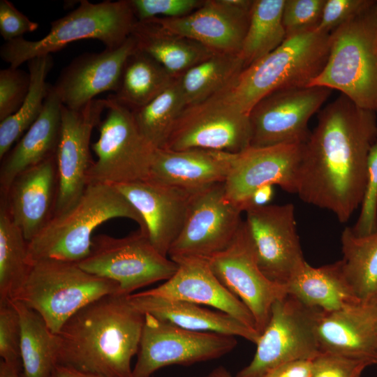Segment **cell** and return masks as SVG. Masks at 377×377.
<instances>
[{"label": "cell", "instance_id": "cell-1", "mask_svg": "<svg viewBox=\"0 0 377 377\" xmlns=\"http://www.w3.org/2000/svg\"><path fill=\"white\" fill-rule=\"evenodd\" d=\"M376 113L341 94L319 112L302 145L295 194L332 212L340 223L347 222L362 201L369 155L377 142Z\"/></svg>", "mask_w": 377, "mask_h": 377}, {"label": "cell", "instance_id": "cell-2", "mask_svg": "<svg viewBox=\"0 0 377 377\" xmlns=\"http://www.w3.org/2000/svg\"><path fill=\"white\" fill-rule=\"evenodd\" d=\"M145 314L128 295L110 294L87 304L57 336L58 364L105 377H130Z\"/></svg>", "mask_w": 377, "mask_h": 377}, {"label": "cell", "instance_id": "cell-3", "mask_svg": "<svg viewBox=\"0 0 377 377\" xmlns=\"http://www.w3.org/2000/svg\"><path fill=\"white\" fill-rule=\"evenodd\" d=\"M114 218L134 221L147 235L142 216L116 186L89 183L71 207L54 215L28 242L29 263L31 265L43 259L74 263L82 260L91 251L94 230Z\"/></svg>", "mask_w": 377, "mask_h": 377}, {"label": "cell", "instance_id": "cell-4", "mask_svg": "<svg viewBox=\"0 0 377 377\" xmlns=\"http://www.w3.org/2000/svg\"><path fill=\"white\" fill-rule=\"evenodd\" d=\"M309 86L338 90L377 112V1L330 34L326 64Z\"/></svg>", "mask_w": 377, "mask_h": 377}, {"label": "cell", "instance_id": "cell-5", "mask_svg": "<svg viewBox=\"0 0 377 377\" xmlns=\"http://www.w3.org/2000/svg\"><path fill=\"white\" fill-rule=\"evenodd\" d=\"M136 22L130 1L82 0L75 9L52 21L43 38L29 40L20 37L5 42L0 56L10 66L18 68L35 57L51 54L82 39H96L107 49H116L131 36Z\"/></svg>", "mask_w": 377, "mask_h": 377}, {"label": "cell", "instance_id": "cell-6", "mask_svg": "<svg viewBox=\"0 0 377 377\" xmlns=\"http://www.w3.org/2000/svg\"><path fill=\"white\" fill-rule=\"evenodd\" d=\"M110 294H119L116 282L87 272L77 263L43 259L31 264L27 279L11 301L37 312L57 334L79 310Z\"/></svg>", "mask_w": 377, "mask_h": 377}, {"label": "cell", "instance_id": "cell-7", "mask_svg": "<svg viewBox=\"0 0 377 377\" xmlns=\"http://www.w3.org/2000/svg\"><path fill=\"white\" fill-rule=\"evenodd\" d=\"M329 47L330 34L316 31L286 38L232 81L235 102L249 114L260 100L274 91L309 86L324 68Z\"/></svg>", "mask_w": 377, "mask_h": 377}, {"label": "cell", "instance_id": "cell-8", "mask_svg": "<svg viewBox=\"0 0 377 377\" xmlns=\"http://www.w3.org/2000/svg\"><path fill=\"white\" fill-rule=\"evenodd\" d=\"M107 114L99 124L98 140L91 145L97 159L88 172L89 183L112 186L146 179L155 148L140 132L133 112L110 94Z\"/></svg>", "mask_w": 377, "mask_h": 377}, {"label": "cell", "instance_id": "cell-9", "mask_svg": "<svg viewBox=\"0 0 377 377\" xmlns=\"http://www.w3.org/2000/svg\"><path fill=\"white\" fill-rule=\"evenodd\" d=\"M77 263L91 274L116 282L119 294L124 295L169 279L178 267L160 253L140 229L119 238L108 235L93 237L89 256Z\"/></svg>", "mask_w": 377, "mask_h": 377}, {"label": "cell", "instance_id": "cell-10", "mask_svg": "<svg viewBox=\"0 0 377 377\" xmlns=\"http://www.w3.org/2000/svg\"><path fill=\"white\" fill-rule=\"evenodd\" d=\"M231 82L205 101L186 106L163 148L238 153L249 147L251 139L249 114L235 102Z\"/></svg>", "mask_w": 377, "mask_h": 377}, {"label": "cell", "instance_id": "cell-11", "mask_svg": "<svg viewBox=\"0 0 377 377\" xmlns=\"http://www.w3.org/2000/svg\"><path fill=\"white\" fill-rule=\"evenodd\" d=\"M320 311L288 293L276 300L252 360L235 377H263L286 362L316 357L321 353L316 334Z\"/></svg>", "mask_w": 377, "mask_h": 377}, {"label": "cell", "instance_id": "cell-12", "mask_svg": "<svg viewBox=\"0 0 377 377\" xmlns=\"http://www.w3.org/2000/svg\"><path fill=\"white\" fill-rule=\"evenodd\" d=\"M237 343L233 336L187 330L146 313L138 360L130 377H151L166 366L217 359Z\"/></svg>", "mask_w": 377, "mask_h": 377}, {"label": "cell", "instance_id": "cell-13", "mask_svg": "<svg viewBox=\"0 0 377 377\" xmlns=\"http://www.w3.org/2000/svg\"><path fill=\"white\" fill-rule=\"evenodd\" d=\"M242 209L226 195L224 182L193 193L182 229L168 257L208 260L228 246L243 220Z\"/></svg>", "mask_w": 377, "mask_h": 377}, {"label": "cell", "instance_id": "cell-14", "mask_svg": "<svg viewBox=\"0 0 377 377\" xmlns=\"http://www.w3.org/2000/svg\"><path fill=\"white\" fill-rule=\"evenodd\" d=\"M244 212L260 269L270 281L287 286L306 262L293 204L252 207Z\"/></svg>", "mask_w": 377, "mask_h": 377}, {"label": "cell", "instance_id": "cell-15", "mask_svg": "<svg viewBox=\"0 0 377 377\" xmlns=\"http://www.w3.org/2000/svg\"><path fill=\"white\" fill-rule=\"evenodd\" d=\"M207 260L222 285L251 312L260 334L273 304L288 293V288L270 281L262 272L244 221L228 246Z\"/></svg>", "mask_w": 377, "mask_h": 377}, {"label": "cell", "instance_id": "cell-16", "mask_svg": "<svg viewBox=\"0 0 377 377\" xmlns=\"http://www.w3.org/2000/svg\"><path fill=\"white\" fill-rule=\"evenodd\" d=\"M331 89L306 86L274 91L260 100L249 112L251 147L304 144L308 124L330 95Z\"/></svg>", "mask_w": 377, "mask_h": 377}, {"label": "cell", "instance_id": "cell-17", "mask_svg": "<svg viewBox=\"0 0 377 377\" xmlns=\"http://www.w3.org/2000/svg\"><path fill=\"white\" fill-rule=\"evenodd\" d=\"M107 104L106 98H95L79 109L62 106L56 154L59 191L54 215L71 207L88 184V172L94 162L90 153L91 136L101 123Z\"/></svg>", "mask_w": 377, "mask_h": 377}, {"label": "cell", "instance_id": "cell-18", "mask_svg": "<svg viewBox=\"0 0 377 377\" xmlns=\"http://www.w3.org/2000/svg\"><path fill=\"white\" fill-rule=\"evenodd\" d=\"M303 144L251 147L231 153L230 166L224 182L226 195L243 212L258 187L279 186L296 193L297 171Z\"/></svg>", "mask_w": 377, "mask_h": 377}, {"label": "cell", "instance_id": "cell-19", "mask_svg": "<svg viewBox=\"0 0 377 377\" xmlns=\"http://www.w3.org/2000/svg\"><path fill=\"white\" fill-rule=\"evenodd\" d=\"M253 0H205L197 10L178 18H154L175 34L194 40L216 54H239Z\"/></svg>", "mask_w": 377, "mask_h": 377}, {"label": "cell", "instance_id": "cell-20", "mask_svg": "<svg viewBox=\"0 0 377 377\" xmlns=\"http://www.w3.org/2000/svg\"><path fill=\"white\" fill-rule=\"evenodd\" d=\"M137 49L130 36L119 47L83 53L73 59L53 85L63 105L79 109L96 96L117 91L128 57Z\"/></svg>", "mask_w": 377, "mask_h": 377}, {"label": "cell", "instance_id": "cell-21", "mask_svg": "<svg viewBox=\"0 0 377 377\" xmlns=\"http://www.w3.org/2000/svg\"><path fill=\"white\" fill-rule=\"evenodd\" d=\"M142 216L153 246L168 257L184 226L193 193L149 179L114 186Z\"/></svg>", "mask_w": 377, "mask_h": 377}, {"label": "cell", "instance_id": "cell-22", "mask_svg": "<svg viewBox=\"0 0 377 377\" xmlns=\"http://www.w3.org/2000/svg\"><path fill=\"white\" fill-rule=\"evenodd\" d=\"M59 191L56 155L20 173L7 193L1 196L13 222L27 242L32 239L54 214Z\"/></svg>", "mask_w": 377, "mask_h": 377}, {"label": "cell", "instance_id": "cell-23", "mask_svg": "<svg viewBox=\"0 0 377 377\" xmlns=\"http://www.w3.org/2000/svg\"><path fill=\"white\" fill-rule=\"evenodd\" d=\"M174 261L178 265L175 273L163 283L144 290L146 293L213 307L256 330L251 312L222 285L207 260L184 258Z\"/></svg>", "mask_w": 377, "mask_h": 377}, {"label": "cell", "instance_id": "cell-24", "mask_svg": "<svg viewBox=\"0 0 377 377\" xmlns=\"http://www.w3.org/2000/svg\"><path fill=\"white\" fill-rule=\"evenodd\" d=\"M316 334L321 353L367 360L377 365V303L320 311Z\"/></svg>", "mask_w": 377, "mask_h": 377}, {"label": "cell", "instance_id": "cell-25", "mask_svg": "<svg viewBox=\"0 0 377 377\" xmlns=\"http://www.w3.org/2000/svg\"><path fill=\"white\" fill-rule=\"evenodd\" d=\"M231 153L202 149L154 151L149 179L163 185L195 193L225 182Z\"/></svg>", "mask_w": 377, "mask_h": 377}, {"label": "cell", "instance_id": "cell-26", "mask_svg": "<svg viewBox=\"0 0 377 377\" xmlns=\"http://www.w3.org/2000/svg\"><path fill=\"white\" fill-rule=\"evenodd\" d=\"M62 106L54 86L50 84L40 116L1 160V196L7 193L20 173L57 154Z\"/></svg>", "mask_w": 377, "mask_h": 377}, {"label": "cell", "instance_id": "cell-27", "mask_svg": "<svg viewBox=\"0 0 377 377\" xmlns=\"http://www.w3.org/2000/svg\"><path fill=\"white\" fill-rule=\"evenodd\" d=\"M128 299L143 314H151L187 330L240 337L255 344L260 337L256 330L234 317L199 304L152 295L145 291L129 295Z\"/></svg>", "mask_w": 377, "mask_h": 377}, {"label": "cell", "instance_id": "cell-28", "mask_svg": "<svg viewBox=\"0 0 377 377\" xmlns=\"http://www.w3.org/2000/svg\"><path fill=\"white\" fill-rule=\"evenodd\" d=\"M131 36L138 50L176 78L216 54L194 40L170 32L154 18L137 21Z\"/></svg>", "mask_w": 377, "mask_h": 377}, {"label": "cell", "instance_id": "cell-29", "mask_svg": "<svg viewBox=\"0 0 377 377\" xmlns=\"http://www.w3.org/2000/svg\"><path fill=\"white\" fill-rule=\"evenodd\" d=\"M287 288L288 293L303 304L323 312L362 302L348 283L340 260L318 267L306 262Z\"/></svg>", "mask_w": 377, "mask_h": 377}, {"label": "cell", "instance_id": "cell-30", "mask_svg": "<svg viewBox=\"0 0 377 377\" xmlns=\"http://www.w3.org/2000/svg\"><path fill=\"white\" fill-rule=\"evenodd\" d=\"M10 302L17 310L21 327V377H51L58 364L57 336L41 316L18 301Z\"/></svg>", "mask_w": 377, "mask_h": 377}, {"label": "cell", "instance_id": "cell-31", "mask_svg": "<svg viewBox=\"0 0 377 377\" xmlns=\"http://www.w3.org/2000/svg\"><path fill=\"white\" fill-rule=\"evenodd\" d=\"M175 79L156 61L136 49L125 63L118 89L113 96L133 111L150 103Z\"/></svg>", "mask_w": 377, "mask_h": 377}, {"label": "cell", "instance_id": "cell-32", "mask_svg": "<svg viewBox=\"0 0 377 377\" xmlns=\"http://www.w3.org/2000/svg\"><path fill=\"white\" fill-rule=\"evenodd\" d=\"M343 274L363 303H377V231L357 236L346 227L341 235Z\"/></svg>", "mask_w": 377, "mask_h": 377}, {"label": "cell", "instance_id": "cell-33", "mask_svg": "<svg viewBox=\"0 0 377 377\" xmlns=\"http://www.w3.org/2000/svg\"><path fill=\"white\" fill-rule=\"evenodd\" d=\"M27 64L30 75L28 94L15 113L0 121L1 160L40 116L48 94L50 84L46 78L54 65L52 55L35 57Z\"/></svg>", "mask_w": 377, "mask_h": 377}, {"label": "cell", "instance_id": "cell-34", "mask_svg": "<svg viewBox=\"0 0 377 377\" xmlns=\"http://www.w3.org/2000/svg\"><path fill=\"white\" fill-rule=\"evenodd\" d=\"M31 268L28 242L0 200V304L14 299Z\"/></svg>", "mask_w": 377, "mask_h": 377}, {"label": "cell", "instance_id": "cell-35", "mask_svg": "<svg viewBox=\"0 0 377 377\" xmlns=\"http://www.w3.org/2000/svg\"><path fill=\"white\" fill-rule=\"evenodd\" d=\"M285 0H253L249 23L239 54L244 69L259 61L286 39L282 22Z\"/></svg>", "mask_w": 377, "mask_h": 377}, {"label": "cell", "instance_id": "cell-36", "mask_svg": "<svg viewBox=\"0 0 377 377\" xmlns=\"http://www.w3.org/2000/svg\"><path fill=\"white\" fill-rule=\"evenodd\" d=\"M244 69L239 54H214L179 77L186 107L216 94Z\"/></svg>", "mask_w": 377, "mask_h": 377}, {"label": "cell", "instance_id": "cell-37", "mask_svg": "<svg viewBox=\"0 0 377 377\" xmlns=\"http://www.w3.org/2000/svg\"><path fill=\"white\" fill-rule=\"evenodd\" d=\"M186 108L179 77L146 105L133 110L135 124L155 148H163L179 116Z\"/></svg>", "mask_w": 377, "mask_h": 377}, {"label": "cell", "instance_id": "cell-38", "mask_svg": "<svg viewBox=\"0 0 377 377\" xmlns=\"http://www.w3.org/2000/svg\"><path fill=\"white\" fill-rule=\"evenodd\" d=\"M325 0H285L282 22L286 38L315 31Z\"/></svg>", "mask_w": 377, "mask_h": 377}, {"label": "cell", "instance_id": "cell-39", "mask_svg": "<svg viewBox=\"0 0 377 377\" xmlns=\"http://www.w3.org/2000/svg\"><path fill=\"white\" fill-rule=\"evenodd\" d=\"M29 87V72L13 66L0 71V121L19 110Z\"/></svg>", "mask_w": 377, "mask_h": 377}, {"label": "cell", "instance_id": "cell-40", "mask_svg": "<svg viewBox=\"0 0 377 377\" xmlns=\"http://www.w3.org/2000/svg\"><path fill=\"white\" fill-rule=\"evenodd\" d=\"M359 217L351 228L357 236L377 231V142L371 147L368 158V177Z\"/></svg>", "mask_w": 377, "mask_h": 377}, {"label": "cell", "instance_id": "cell-41", "mask_svg": "<svg viewBox=\"0 0 377 377\" xmlns=\"http://www.w3.org/2000/svg\"><path fill=\"white\" fill-rule=\"evenodd\" d=\"M21 327L18 313L10 302L0 304V356L3 361L22 368Z\"/></svg>", "mask_w": 377, "mask_h": 377}, {"label": "cell", "instance_id": "cell-42", "mask_svg": "<svg viewBox=\"0 0 377 377\" xmlns=\"http://www.w3.org/2000/svg\"><path fill=\"white\" fill-rule=\"evenodd\" d=\"M204 0H130L137 21L186 16L202 6Z\"/></svg>", "mask_w": 377, "mask_h": 377}, {"label": "cell", "instance_id": "cell-43", "mask_svg": "<svg viewBox=\"0 0 377 377\" xmlns=\"http://www.w3.org/2000/svg\"><path fill=\"white\" fill-rule=\"evenodd\" d=\"M374 364L329 353H321L313 360L311 377H361L364 370Z\"/></svg>", "mask_w": 377, "mask_h": 377}, {"label": "cell", "instance_id": "cell-44", "mask_svg": "<svg viewBox=\"0 0 377 377\" xmlns=\"http://www.w3.org/2000/svg\"><path fill=\"white\" fill-rule=\"evenodd\" d=\"M374 0H325L316 31L330 34L348 22L371 4Z\"/></svg>", "mask_w": 377, "mask_h": 377}, {"label": "cell", "instance_id": "cell-45", "mask_svg": "<svg viewBox=\"0 0 377 377\" xmlns=\"http://www.w3.org/2000/svg\"><path fill=\"white\" fill-rule=\"evenodd\" d=\"M38 23L31 20L8 0L0 1V34L6 42L33 32Z\"/></svg>", "mask_w": 377, "mask_h": 377}, {"label": "cell", "instance_id": "cell-46", "mask_svg": "<svg viewBox=\"0 0 377 377\" xmlns=\"http://www.w3.org/2000/svg\"><path fill=\"white\" fill-rule=\"evenodd\" d=\"M313 360H297L282 364L263 377H311Z\"/></svg>", "mask_w": 377, "mask_h": 377}, {"label": "cell", "instance_id": "cell-47", "mask_svg": "<svg viewBox=\"0 0 377 377\" xmlns=\"http://www.w3.org/2000/svg\"><path fill=\"white\" fill-rule=\"evenodd\" d=\"M273 186V185L267 184L256 188L252 193L245 209L249 207H263L269 205L274 195Z\"/></svg>", "mask_w": 377, "mask_h": 377}, {"label": "cell", "instance_id": "cell-48", "mask_svg": "<svg viewBox=\"0 0 377 377\" xmlns=\"http://www.w3.org/2000/svg\"><path fill=\"white\" fill-rule=\"evenodd\" d=\"M51 377H105L104 376L87 373L77 370L72 367L57 364L51 376Z\"/></svg>", "mask_w": 377, "mask_h": 377}, {"label": "cell", "instance_id": "cell-49", "mask_svg": "<svg viewBox=\"0 0 377 377\" xmlns=\"http://www.w3.org/2000/svg\"><path fill=\"white\" fill-rule=\"evenodd\" d=\"M0 377H21L20 369L1 360L0 362Z\"/></svg>", "mask_w": 377, "mask_h": 377}, {"label": "cell", "instance_id": "cell-50", "mask_svg": "<svg viewBox=\"0 0 377 377\" xmlns=\"http://www.w3.org/2000/svg\"><path fill=\"white\" fill-rule=\"evenodd\" d=\"M200 377H233L230 371L223 366L214 369L209 373Z\"/></svg>", "mask_w": 377, "mask_h": 377}, {"label": "cell", "instance_id": "cell-51", "mask_svg": "<svg viewBox=\"0 0 377 377\" xmlns=\"http://www.w3.org/2000/svg\"><path fill=\"white\" fill-rule=\"evenodd\" d=\"M377 366V365H376Z\"/></svg>", "mask_w": 377, "mask_h": 377}]
</instances>
